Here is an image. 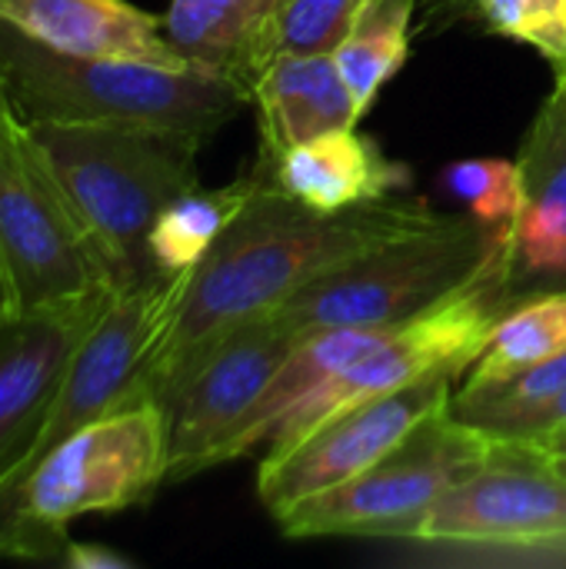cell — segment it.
<instances>
[{
    "instance_id": "32",
    "label": "cell",
    "mask_w": 566,
    "mask_h": 569,
    "mask_svg": "<svg viewBox=\"0 0 566 569\" xmlns=\"http://www.w3.org/2000/svg\"><path fill=\"white\" fill-rule=\"evenodd\" d=\"M554 467H557V470L566 477V460H554Z\"/></svg>"
},
{
    "instance_id": "31",
    "label": "cell",
    "mask_w": 566,
    "mask_h": 569,
    "mask_svg": "<svg viewBox=\"0 0 566 569\" xmlns=\"http://www.w3.org/2000/svg\"><path fill=\"white\" fill-rule=\"evenodd\" d=\"M10 313V297H7V283H3V273H0V320Z\"/></svg>"
},
{
    "instance_id": "26",
    "label": "cell",
    "mask_w": 566,
    "mask_h": 569,
    "mask_svg": "<svg viewBox=\"0 0 566 569\" xmlns=\"http://www.w3.org/2000/svg\"><path fill=\"white\" fill-rule=\"evenodd\" d=\"M560 427H566V390H560L557 397H550L540 407H530L524 413H514L507 420L484 427V433L500 440V443H530V440H540Z\"/></svg>"
},
{
    "instance_id": "6",
    "label": "cell",
    "mask_w": 566,
    "mask_h": 569,
    "mask_svg": "<svg viewBox=\"0 0 566 569\" xmlns=\"http://www.w3.org/2000/svg\"><path fill=\"white\" fill-rule=\"evenodd\" d=\"M0 273L10 313L120 287L27 120L7 110H0Z\"/></svg>"
},
{
    "instance_id": "9",
    "label": "cell",
    "mask_w": 566,
    "mask_h": 569,
    "mask_svg": "<svg viewBox=\"0 0 566 569\" xmlns=\"http://www.w3.org/2000/svg\"><path fill=\"white\" fill-rule=\"evenodd\" d=\"M187 277L190 270L160 273L153 280L117 290V297L107 303V310L97 317V323L87 330L77 353L70 357V367L50 403L37 443L7 480L23 473L37 457H43L53 443H60L73 430L113 410H127L153 400L150 363L180 307Z\"/></svg>"
},
{
    "instance_id": "30",
    "label": "cell",
    "mask_w": 566,
    "mask_h": 569,
    "mask_svg": "<svg viewBox=\"0 0 566 569\" xmlns=\"http://www.w3.org/2000/svg\"><path fill=\"white\" fill-rule=\"evenodd\" d=\"M0 110H7V113H17V110H13V100H10V87H7V70H3V60H0Z\"/></svg>"
},
{
    "instance_id": "1",
    "label": "cell",
    "mask_w": 566,
    "mask_h": 569,
    "mask_svg": "<svg viewBox=\"0 0 566 569\" xmlns=\"http://www.w3.org/2000/svg\"><path fill=\"white\" fill-rule=\"evenodd\" d=\"M440 217L424 200L394 197L327 213L277 190L264 173L247 207L190 270L150 363V397L160 400L220 337L280 310L320 273Z\"/></svg>"
},
{
    "instance_id": "22",
    "label": "cell",
    "mask_w": 566,
    "mask_h": 569,
    "mask_svg": "<svg viewBox=\"0 0 566 569\" xmlns=\"http://www.w3.org/2000/svg\"><path fill=\"white\" fill-rule=\"evenodd\" d=\"M360 3L364 0H277L254 47V80L280 57L334 53L350 33Z\"/></svg>"
},
{
    "instance_id": "2",
    "label": "cell",
    "mask_w": 566,
    "mask_h": 569,
    "mask_svg": "<svg viewBox=\"0 0 566 569\" xmlns=\"http://www.w3.org/2000/svg\"><path fill=\"white\" fill-rule=\"evenodd\" d=\"M0 60L20 120L123 123L207 140L247 103L250 87L203 67L70 57L0 23Z\"/></svg>"
},
{
    "instance_id": "11",
    "label": "cell",
    "mask_w": 566,
    "mask_h": 569,
    "mask_svg": "<svg viewBox=\"0 0 566 569\" xmlns=\"http://www.w3.org/2000/svg\"><path fill=\"white\" fill-rule=\"evenodd\" d=\"M300 337L274 313L220 337L157 400L167 413V483L220 467L227 440L257 407Z\"/></svg>"
},
{
    "instance_id": "4",
    "label": "cell",
    "mask_w": 566,
    "mask_h": 569,
    "mask_svg": "<svg viewBox=\"0 0 566 569\" xmlns=\"http://www.w3.org/2000/svg\"><path fill=\"white\" fill-rule=\"evenodd\" d=\"M27 127L117 283L133 287L160 277L147 237L170 200L200 187L197 150L203 140L123 123L30 120Z\"/></svg>"
},
{
    "instance_id": "23",
    "label": "cell",
    "mask_w": 566,
    "mask_h": 569,
    "mask_svg": "<svg viewBox=\"0 0 566 569\" xmlns=\"http://www.w3.org/2000/svg\"><path fill=\"white\" fill-rule=\"evenodd\" d=\"M437 193L460 203L480 223L510 230L524 203V173L517 160L470 157L440 170Z\"/></svg>"
},
{
    "instance_id": "18",
    "label": "cell",
    "mask_w": 566,
    "mask_h": 569,
    "mask_svg": "<svg viewBox=\"0 0 566 569\" xmlns=\"http://www.w3.org/2000/svg\"><path fill=\"white\" fill-rule=\"evenodd\" d=\"M277 0H170L163 37L193 67L227 73L254 93V47Z\"/></svg>"
},
{
    "instance_id": "16",
    "label": "cell",
    "mask_w": 566,
    "mask_h": 569,
    "mask_svg": "<svg viewBox=\"0 0 566 569\" xmlns=\"http://www.w3.org/2000/svg\"><path fill=\"white\" fill-rule=\"evenodd\" d=\"M257 167L277 190L327 213L387 200L394 190L410 183V167L390 160L384 147L374 137L357 133V127L330 130L290 147L270 163L257 160Z\"/></svg>"
},
{
    "instance_id": "19",
    "label": "cell",
    "mask_w": 566,
    "mask_h": 569,
    "mask_svg": "<svg viewBox=\"0 0 566 569\" xmlns=\"http://www.w3.org/2000/svg\"><path fill=\"white\" fill-rule=\"evenodd\" d=\"M264 183V170L254 167L247 177L224 183L217 190H187L170 200L150 227L147 247L150 260L160 273H183L200 263V257L214 247V240L227 230V223L247 207V200Z\"/></svg>"
},
{
    "instance_id": "7",
    "label": "cell",
    "mask_w": 566,
    "mask_h": 569,
    "mask_svg": "<svg viewBox=\"0 0 566 569\" xmlns=\"http://www.w3.org/2000/svg\"><path fill=\"white\" fill-rule=\"evenodd\" d=\"M504 260L507 253L430 310L387 327L384 337L364 357H357L350 367H344L327 383L297 400L274 427L267 453H284L330 417L364 400L394 393L430 373L467 377L470 363L480 357L490 333L514 307V300L507 297Z\"/></svg>"
},
{
    "instance_id": "10",
    "label": "cell",
    "mask_w": 566,
    "mask_h": 569,
    "mask_svg": "<svg viewBox=\"0 0 566 569\" xmlns=\"http://www.w3.org/2000/svg\"><path fill=\"white\" fill-rule=\"evenodd\" d=\"M566 537V477L530 443H500L447 490L407 543L470 550L474 563Z\"/></svg>"
},
{
    "instance_id": "14",
    "label": "cell",
    "mask_w": 566,
    "mask_h": 569,
    "mask_svg": "<svg viewBox=\"0 0 566 569\" xmlns=\"http://www.w3.org/2000/svg\"><path fill=\"white\" fill-rule=\"evenodd\" d=\"M524 203L510 227L504 280L514 303L566 290V77L540 103L520 153Z\"/></svg>"
},
{
    "instance_id": "3",
    "label": "cell",
    "mask_w": 566,
    "mask_h": 569,
    "mask_svg": "<svg viewBox=\"0 0 566 569\" xmlns=\"http://www.w3.org/2000/svg\"><path fill=\"white\" fill-rule=\"evenodd\" d=\"M167 487V413L160 403L113 410L0 483V557L60 560L67 527L120 513Z\"/></svg>"
},
{
    "instance_id": "21",
    "label": "cell",
    "mask_w": 566,
    "mask_h": 569,
    "mask_svg": "<svg viewBox=\"0 0 566 569\" xmlns=\"http://www.w3.org/2000/svg\"><path fill=\"white\" fill-rule=\"evenodd\" d=\"M566 350V290L520 300L490 333L487 347L467 370L464 387L507 380Z\"/></svg>"
},
{
    "instance_id": "15",
    "label": "cell",
    "mask_w": 566,
    "mask_h": 569,
    "mask_svg": "<svg viewBox=\"0 0 566 569\" xmlns=\"http://www.w3.org/2000/svg\"><path fill=\"white\" fill-rule=\"evenodd\" d=\"M0 23L70 57L193 67L163 37V17L130 0H0Z\"/></svg>"
},
{
    "instance_id": "5",
    "label": "cell",
    "mask_w": 566,
    "mask_h": 569,
    "mask_svg": "<svg viewBox=\"0 0 566 569\" xmlns=\"http://www.w3.org/2000/svg\"><path fill=\"white\" fill-rule=\"evenodd\" d=\"M510 230L444 213L437 223L360 253L307 287L274 317L300 340L340 327H394L467 287L507 253Z\"/></svg>"
},
{
    "instance_id": "29",
    "label": "cell",
    "mask_w": 566,
    "mask_h": 569,
    "mask_svg": "<svg viewBox=\"0 0 566 569\" xmlns=\"http://www.w3.org/2000/svg\"><path fill=\"white\" fill-rule=\"evenodd\" d=\"M530 447H537L550 460H566V427L547 433V437H540V440H530Z\"/></svg>"
},
{
    "instance_id": "17",
    "label": "cell",
    "mask_w": 566,
    "mask_h": 569,
    "mask_svg": "<svg viewBox=\"0 0 566 569\" xmlns=\"http://www.w3.org/2000/svg\"><path fill=\"white\" fill-rule=\"evenodd\" d=\"M254 103L260 120V157L277 160L297 143L330 130L357 127L360 113L334 53L280 57L254 80Z\"/></svg>"
},
{
    "instance_id": "20",
    "label": "cell",
    "mask_w": 566,
    "mask_h": 569,
    "mask_svg": "<svg viewBox=\"0 0 566 569\" xmlns=\"http://www.w3.org/2000/svg\"><path fill=\"white\" fill-rule=\"evenodd\" d=\"M420 3L424 0H364L350 33L334 50L360 117H367L384 83L407 63L410 20Z\"/></svg>"
},
{
    "instance_id": "28",
    "label": "cell",
    "mask_w": 566,
    "mask_h": 569,
    "mask_svg": "<svg viewBox=\"0 0 566 569\" xmlns=\"http://www.w3.org/2000/svg\"><path fill=\"white\" fill-rule=\"evenodd\" d=\"M424 7H427V23L434 20V27H444L450 20H464L470 13V0H424Z\"/></svg>"
},
{
    "instance_id": "13",
    "label": "cell",
    "mask_w": 566,
    "mask_h": 569,
    "mask_svg": "<svg viewBox=\"0 0 566 569\" xmlns=\"http://www.w3.org/2000/svg\"><path fill=\"white\" fill-rule=\"evenodd\" d=\"M120 287L0 320V483L27 460L70 357Z\"/></svg>"
},
{
    "instance_id": "8",
    "label": "cell",
    "mask_w": 566,
    "mask_h": 569,
    "mask_svg": "<svg viewBox=\"0 0 566 569\" xmlns=\"http://www.w3.org/2000/svg\"><path fill=\"white\" fill-rule=\"evenodd\" d=\"M497 440L447 410L417 423L384 460L360 477L314 493L280 517L284 537H380L407 540L430 507L474 477Z\"/></svg>"
},
{
    "instance_id": "27",
    "label": "cell",
    "mask_w": 566,
    "mask_h": 569,
    "mask_svg": "<svg viewBox=\"0 0 566 569\" xmlns=\"http://www.w3.org/2000/svg\"><path fill=\"white\" fill-rule=\"evenodd\" d=\"M60 560L70 569H133L130 557L107 550V547H97V543H67Z\"/></svg>"
},
{
    "instance_id": "24",
    "label": "cell",
    "mask_w": 566,
    "mask_h": 569,
    "mask_svg": "<svg viewBox=\"0 0 566 569\" xmlns=\"http://www.w3.org/2000/svg\"><path fill=\"white\" fill-rule=\"evenodd\" d=\"M560 390H566V350L507 377V380L484 383V387H460V393L450 397V413L457 420L484 430L497 420H507L514 413L547 403Z\"/></svg>"
},
{
    "instance_id": "12",
    "label": "cell",
    "mask_w": 566,
    "mask_h": 569,
    "mask_svg": "<svg viewBox=\"0 0 566 569\" xmlns=\"http://www.w3.org/2000/svg\"><path fill=\"white\" fill-rule=\"evenodd\" d=\"M454 380V373H430L330 417L284 453H267L257 473V493L270 517L370 470L417 423L450 407Z\"/></svg>"
},
{
    "instance_id": "25",
    "label": "cell",
    "mask_w": 566,
    "mask_h": 569,
    "mask_svg": "<svg viewBox=\"0 0 566 569\" xmlns=\"http://www.w3.org/2000/svg\"><path fill=\"white\" fill-rule=\"evenodd\" d=\"M490 33L534 47L554 70L566 77V0H470V13Z\"/></svg>"
}]
</instances>
